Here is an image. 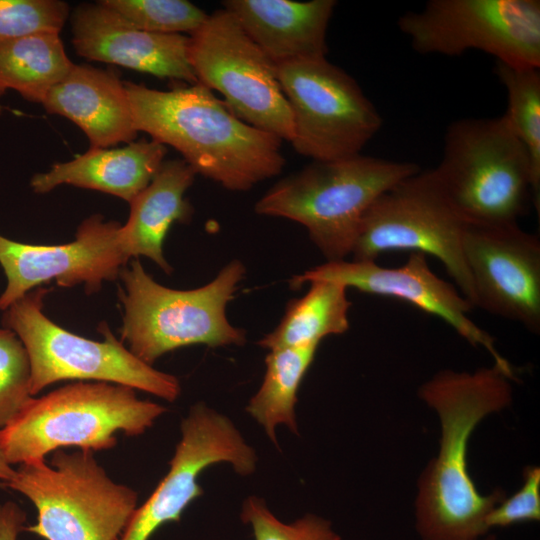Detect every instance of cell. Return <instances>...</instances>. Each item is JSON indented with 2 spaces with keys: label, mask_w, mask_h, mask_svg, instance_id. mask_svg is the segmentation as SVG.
I'll return each mask as SVG.
<instances>
[{
  "label": "cell",
  "mask_w": 540,
  "mask_h": 540,
  "mask_svg": "<svg viewBox=\"0 0 540 540\" xmlns=\"http://www.w3.org/2000/svg\"><path fill=\"white\" fill-rule=\"evenodd\" d=\"M134 27L160 34L196 32L208 14L186 0H102L99 1Z\"/></svg>",
  "instance_id": "obj_26"
},
{
  "label": "cell",
  "mask_w": 540,
  "mask_h": 540,
  "mask_svg": "<svg viewBox=\"0 0 540 540\" xmlns=\"http://www.w3.org/2000/svg\"><path fill=\"white\" fill-rule=\"evenodd\" d=\"M6 92V89L0 84V98ZM0 114H1V105H0Z\"/></svg>",
  "instance_id": "obj_33"
},
{
  "label": "cell",
  "mask_w": 540,
  "mask_h": 540,
  "mask_svg": "<svg viewBox=\"0 0 540 540\" xmlns=\"http://www.w3.org/2000/svg\"><path fill=\"white\" fill-rule=\"evenodd\" d=\"M69 15L59 0H0V44L41 34H60Z\"/></svg>",
  "instance_id": "obj_28"
},
{
  "label": "cell",
  "mask_w": 540,
  "mask_h": 540,
  "mask_svg": "<svg viewBox=\"0 0 540 540\" xmlns=\"http://www.w3.org/2000/svg\"><path fill=\"white\" fill-rule=\"evenodd\" d=\"M167 153L165 145L141 139L117 148H90L74 159L56 163L30 180L35 193L59 185L97 190L130 203L152 181Z\"/></svg>",
  "instance_id": "obj_20"
},
{
  "label": "cell",
  "mask_w": 540,
  "mask_h": 540,
  "mask_svg": "<svg viewBox=\"0 0 540 540\" xmlns=\"http://www.w3.org/2000/svg\"><path fill=\"white\" fill-rule=\"evenodd\" d=\"M293 121L291 145L312 161L361 154L382 118L356 80L324 58L277 65Z\"/></svg>",
  "instance_id": "obj_10"
},
{
  "label": "cell",
  "mask_w": 540,
  "mask_h": 540,
  "mask_svg": "<svg viewBox=\"0 0 540 540\" xmlns=\"http://www.w3.org/2000/svg\"><path fill=\"white\" fill-rule=\"evenodd\" d=\"M495 74L507 92L504 118L530 159L535 186L540 191V72L496 62Z\"/></svg>",
  "instance_id": "obj_25"
},
{
  "label": "cell",
  "mask_w": 540,
  "mask_h": 540,
  "mask_svg": "<svg viewBox=\"0 0 540 540\" xmlns=\"http://www.w3.org/2000/svg\"><path fill=\"white\" fill-rule=\"evenodd\" d=\"M246 268L239 260L225 265L208 284L176 290L157 283L138 259L124 267L119 277L123 305L121 339L141 361L152 366L162 355L180 347L243 345L246 332L226 317Z\"/></svg>",
  "instance_id": "obj_6"
},
{
  "label": "cell",
  "mask_w": 540,
  "mask_h": 540,
  "mask_svg": "<svg viewBox=\"0 0 540 540\" xmlns=\"http://www.w3.org/2000/svg\"><path fill=\"white\" fill-rule=\"evenodd\" d=\"M166 411L163 405L139 399L131 387L77 381L32 398L0 429V448L10 465L44 460L48 453L68 447L106 450L116 445L115 433L138 436Z\"/></svg>",
  "instance_id": "obj_4"
},
{
  "label": "cell",
  "mask_w": 540,
  "mask_h": 540,
  "mask_svg": "<svg viewBox=\"0 0 540 540\" xmlns=\"http://www.w3.org/2000/svg\"><path fill=\"white\" fill-rule=\"evenodd\" d=\"M241 519L251 526L255 540H341L328 520L313 514L291 524L281 522L257 496L245 500Z\"/></svg>",
  "instance_id": "obj_29"
},
{
  "label": "cell",
  "mask_w": 540,
  "mask_h": 540,
  "mask_svg": "<svg viewBox=\"0 0 540 540\" xmlns=\"http://www.w3.org/2000/svg\"><path fill=\"white\" fill-rule=\"evenodd\" d=\"M25 521L26 514L16 503L0 504V540H17Z\"/></svg>",
  "instance_id": "obj_31"
},
{
  "label": "cell",
  "mask_w": 540,
  "mask_h": 540,
  "mask_svg": "<svg viewBox=\"0 0 540 540\" xmlns=\"http://www.w3.org/2000/svg\"><path fill=\"white\" fill-rule=\"evenodd\" d=\"M14 474H15V470L6 461L2 453V450L0 448V479L8 482L11 480Z\"/></svg>",
  "instance_id": "obj_32"
},
{
  "label": "cell",
  "mask_w": 540,
  "mask_h": 540,
  "mask_svg": "<svg viewBox=\"0 0 540 540\" xmlns=\"http://www.w3.org/2000/svg\"><path fill=\"white\" fill-rule=\"evenodd\" d=\"M42 104L48 113L75 123L90 148L128 144L137 137L124 82L115 72L74 64Z\"/></svg>",
  "instance_id": "obj_19"
},
{
  "label": "cell",
  "mask_w": 540,
  "mask_h": 540,
  "mask_svg": "<svg viewBox=\"0 0 540 540\" xmlns=\"http://www.w3.org/2000/svg\"><path fill=\"white\" fill-rule=\"evenodd\" d=\"M222 462L246 476L255 471L257 455L228 417L198 403L181 422V439L168 473L136 508L120 540H149L163 524L179 521L186 507L203 494L197 482L200 473Z\"/></svg>",
  "instance_id": "obj_13"
},
{
  "label": "cell",
  "mask_w": 540,
  "mask_h": 540,
  "mask_svg": "<svg viewBox=\"0 0 540 540\" xmlns=\"http://www.w3.org/2000/svg\"><path fill=\"white\" fill-rule=\"evenodd\" d=\"M478 540V539H477ZM486 540H490V539H486Z\"/></svg>",
  "instance_id": "obj_34"
},
{
  "label": "cell",
  "mask_w": 540,
  "mask_h": 540,
  "mask_svg": "<svg viewBox=\"0 0 540 540\" xmlns=\"http://www.w3.org/2000/svg\"><path fill=\"white\" fill-rule=\"evenodd\" d=\"M466 226L439 188L432 170H420L381 194L366 211L353 247V260L375 261L381 254L397 250L432 255L475 307L462 248Z\"/></svg>",
  "instance_id": "obj_9"
},
{
  "label": "cell",
  "mask_w": 540,
  "mask_h": 540,
  "mask_svg": "<svg viewBox=\"0 0 540 540\" xmlns=\"http://www.w3.org/2000/svg\"><path fill=\"white\" fill-rule=\"evenodd\" d=\"M195 176L183 159L164 161L150 184L129 203V218L120 228V240L129 259L145 256L164 272H172L163 255V243L172 224L191 220L193 207L184 194Z\"/></svg>",
  "instance_id": "obj_21"
},
{
  "label": "cell",
  "mask_w": 540,
  "mask_h": 540,
  "mask_svg": "<svg viewBox=\"0 0 540 540\" xmlns=\"http://www.w3.org/2000/svg\"><path fill=\"white\" fill-rule=\"evenodd\" d=\"M307 293L291 300L276 328L258 341L270 350L320 344L349 329L347 288L334 281H311Z\"/></svg>",
  "instance_id": "obj_22"
},
{
  "label": "cell",
  "mask_w": 540,
  "mask_h": 540,
  "mask_svg": "<svg viewBox=\"0 0 540 540\" xmlns=\"http://www.w3.org/2000/svg\"><path fill=\"white\" fill-rule=\"evenodd\" d=\"M189 62L198 83L218 91L241 120L291 142L293 121L276 64L224 8L208 14L189 36Z\"/></svg>",
  "instance_id": "obj_12"
},
{
  "label": "cell",
  "mask_w": 540,
  "mask_h": 540,
  "mask_svg": "<svg viewBox=\"0 0 540 540\" xmlns=\"http://www.w3.org/2000/svg\"><path fill=\"white\" fill-rule=\"evenodd\" d=\"M51 291L31 290L11 304L2 316V326L23 343L30 361V393L63 380L99 381L141 390L167 401L181 392L179 380L137 358L109 327L102 323L104 340L95 341L65 330L44 313V299Z\"/></svg>",
  "instance_id": "obj_8"
},
{
  "label": "cell",
  "mask_w": 540,
  "mask_h": 540,
  "mask_svg": "<svg viewBox=\"0 0 540 540\" xmlns=\"http://www.w3.org/2000/svg\"><path fill=\"white\" fill-rule=\"evenodd\" d=\"M222 5L276 66L328 53L335 0H225Z\"/></svg>",
  "instance_id": "obj_18"
},
{
  "label": "cell",
  "mask_w": 540,
  "mask_h": 540,
  "mask_svg": "<svg viewBox=\"0 0 540 540\" xmlns=\"http://www.w3.org/2000/svg\"><path fill=\"white\" fill-rule=\"evenodd\" d=\"M319 344L270 350L266 372L246 411L277 445L276 427L284 425L297 434L295 406L298 388L311 366Z\"/></svg>",
  "instance_id": "obj_24"
},
{
  "label": "cell",
  "mask_w": 540,
  "mask_h": 540,
  "mask_svg": "<svg viewBox=\"0 0 540 540\" xmlns=\"http://www.w3.org/2000/svg\"><path fill=\"white\" fill-rule=\"evenodd\" d=\"M124 86L136 130L175 148L196 174L248 191L283 170L282 140L239 119L200 83L168 91Z\"/></svg>",
  "instance_id": "obj_2"
},
{
  "label": "cell",
  "mask_w": 540,
  "mask_h": 540,
  "mask_svg": "<svg viewBox=\"0 0 540 540\" xmlns=\"http://www.w3.org/2000/svg\"><path fill=\"white\" fill-rule=\"evenodd\" d=\"M6 485L33 503L37 522L24 530L45 540H120L137 508V493L110 479L92 451L20 464Z\"/></svg>",
  "instance_id": "obj_7"
},
{
  "label": "cell",
  "mask_w": 540,
  "mask_h": 540,
  "mask_svg": "<svg viewBox=\"0 0 540 540\" xmlns=\"http://www.w3.org/2000/svg\"><path fill=\"white\" fill-rule=\"evenodd\" d=\"M540 519V469L529 466L524 470L522 487L511 497L504 498L487 515L485 524L506 527L515 523Z\"/></svg>",
  "instance_id": "obj_30"
},
{
  "label": "cell",
  "mask_w": 540,
  "mask_h": 540,
  "mask_svg": "<svg viewBox=\"0 0 540 540\" xmlns=\"http://www.w3.org/2000/svg\"><path fill=\"white\" fill-rule=\"evenodd\" d=\"M420 170L413 162L362 154L312 161L275 183L254 211L298 222L327 262L342 261L352 254L362 218L374 201Z\"/></svg>",
  "instance_id": "obj_3"
},
{
  "label": "cell",
  "mask_w": 540,
  "mask_h": 540,
  "mask_svg": "<svg viewBox=\"0 0 540 540\" xmlns=\"http://www.w3.org/2000/svg\"><path fill=\"white\" fill-rule=\"evenodd\" d=\"M315 280L334 281L368 294L394 297L435 315L471 345L483 347L495 366L511 380L515 378L512 366L498 352L494 339L469 318L473 305L455 286L431 271L425 254L411 252L407 262L396 268L383 267L375 261L326 262L293 276L289 286L298 289Z\"/></svg>",
  "instance_id": "obj_16"
},
{
  "label": "cell",
  "mask_w": 540,
  "mask_h": 540,
  "mask_svg": "<svg viewBox=\"0 0 540 540\" xmlns=\"http://www.w3.org/2000/svg\"><path fill=\"white\" fill-rule=\"evenodd\" d=\"M397 23L420 54L480 50L496 62L540 68L538 0H430Z\"/></svg>",
  "instance_id": "obj_11"
},
{
  "label": "cell",
  "mask_w": 540,
  "mask_h": 540,
  "mask_svg": "<svg viewBox=\"0 0 540 540\" xmlns=\"http://www.w3.org/2000/svg\"><path fill=\"white\" fill-rule=\"evenodd\" d=\"M60 34L41 33L0 44V84L41 103L70 72Z\"/></svg>",
  "instance_id": "obj_23"
},
{
  "label": "cell",
  "mask_w": 540,
  "mask_h": 540,
  "mask_svg": "<svg viewBox=\"0 0 540 540\" xmlns=\"http://www.w3.org/2000/svg\"><path fill=\"white\" fill-rule=\"evenodd\" d=\"M475 306L540 332V241L517 223L467 224L462 241Z\"/></svg>",
  "instance_id": "obj_15"
},
{
  "label": "cell",
  "mask_w": 540,
  "mask_h": 540,
  "mask_svg": "<svg viewBox=\"0 0 540 540\" xmlns=\"http://www.w3.org/2000/svg\"><path fill=\"white\" fill-rule=\"evenodd\" d=\"M31 367L18 336L0 328V428L7 426L33 398Z\"/></svg>",
  "instance_id": "obj_27"
},
{
  "label": "cell",
  "mask_w": 540,
  "mask_h": 540,
  "mask_svg": "<svg viewBox=\"0 0 540 540\" xmlns=\"http://www.w3.org/2000/svg\"><path fill=\"white\" fill-rule=\"evenodd\" d=\"M72 32L73 47L88 60L198 83L189 62V36L142 31L99 1L75 10Z\"/></svg>",
  "instance_id": "obj_17"
},
{
  "label": "cell",
  "mask_w": 540,
  "mask_h": 540,
  "mask_svg": "<svg viewBox=\"0 0 540 540\" xmlns=\"http://www.w3.org/2000/svg\"><path fill=\"white\" fill-rule=\"evenodd\" d=\"M434 178L455 211L472 225L517 223L540 191L528 154L504 116L463 118L445 134L443 156Z\"/></svg>",
  "instance_id": "obj_5"
},
{
  "label": "cell",
  "mask_w": 540,
  "mask_h": 540,
  "mask_svg": "<svg viewBox=\"0 0 540 540\" xmlns=\"http://www.w3.org/2000/svg\"><path fill=\"white\" fill-rule=\"evenodd\" d=\"M121 226L94 214L79 225L74 241L60 245L26 244L0 235V265L7 279L0 310L52 280L60 287L83 285L89 294L98 292L104 281L119 277L129 261Z\"/></svg>",
  "instance_id": "obj_14"
},
{
  "label": "cell",
  "mask_w": 540,
  "mask_h": 540,
  "mask_svg": "<svg viewBox=\"0 0 540 540\" xmlns=\"http://www.w3.org/2000/svg\"><path fill=\"white\" fill-rule=\"evenodd\" d=\"M510 381L493 365L473 373L443 370L420 387L441 426L439 452L419 480L415 502L422 540H477L489 530L485 519L505 493L478 492L467 469L468 441L484 417L510 404Z\"/></svg>",
  "instance_id": "obj_1"
}]
</instances>
